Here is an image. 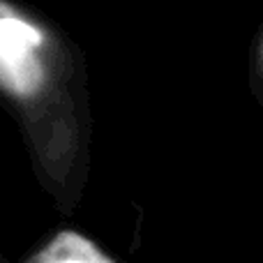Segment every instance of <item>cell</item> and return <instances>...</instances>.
<instances>
[{
	"instance_id": "cell-1",
	"label": "cell",
	"mask_w": 263,
	"mask_h": 263,
	"mask_svg": "<svg viewBox=\"0 0 263 263\" xmlns=\"http://www.w3.org/2000/svg\"><path fill=\"white\" fill-rule=\"evenodd\" d=\"M44 46V35L37 26L23 16L9 12L3 5L0 18V81L12 97L28 100L35 97L44 86V63L40 49Z\"/></svg>"
},
{
	"instance_id": "cell-2",
	"label": "cell",
	"mask_w": 263,
	"mask_h": 263,
	"mask_svg": "<svg viewBox=\"0 0 263 263\" xmlns=\"http://www.w3.org/2000/svg\"><path fill=\"white\" fill-rule=\"evenodd\" d=\"M51 263H106V259H102L100 254L95 252V247L86 252V254H77V256H65V259L51 261Z\"/></svg>"
},
{
	"instance_id": "cell-3",
	"label": "cell",
	"mask_w": 263,
	"mask_h": 263,
	"mask_svg": "<svg viewBox=\"0 0 263 263\" xmlns=\"http://www.w3.org/2000/svg\"><path fill=\"white\" fill-rule=\"evenodd\" d=\"M261 55H263V46H261Z\"/></svg>"
}]
</instances>
